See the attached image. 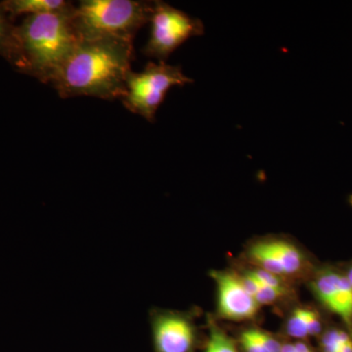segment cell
I'll use <instances>...</instances> for the list:
<instances>
[{
  "instance_id": "1",
  "label": "cell",
  "mask_w": 352,
  "mask_h": 352,
  "mask_svg": "<svg viewBox=\"0 0 352 352\" xmlns=\"http://www.w3.org/2000/svg\"><path fill=\"white\" fill-rule=\"evenodd\" d=\"M133 55L131 41L80 39L51 85L62 98L90 96L122 100Z\"/></svg>"
},
{
  "instance_id": "2",
  "label": "cell",
  "mask_w": 352,
  "mask_h": 352,
  "mask_svg": "<svg viewBox=\"0 0 352 352\" xmlns=\"http://www.w3.org/2000/svg\"><path fill=\"white\" fill-rule=\"evenodd\" d=\"M75 8L67 12L27 16L17 25L19 73L43 83L52 82L80 39L73 22Z\"/></svg>"
},
{
  "instance_id": "3",
  "label": "cell",
  "mask_w": 352,
  "mask_h": 352,
  "mask_svg": "<svg viewBox=\"0 0 352 352\" xmlns=\"http://www.w3.org/2000/svg\"><path fill=\"white\" fill-rule=\"evenodd\" d=\"M154 1L82 0L73 22L80 39L119 38L133 41L139 30L150 22Z\"/></svg>"
},
{
  "instance_id": "4",
  "label": "cell",
  "mask_w": 352,
  "mask_h": 352,
  "mask_svg": "<svg viewBox=\"0 0 352 352\" xmlns=\"http://www.w3.org/2000/svg\"><path fill=\"white\" fill-rule=\"evenodd\" d=\"M193 82L185 76L180 66H173L166 62H149L143 71L129 72L126 95L122 101L131 113L154 122L157 109L163 104L168 90Z\"/></svg>"
},
{
  "instance_id": "5",
  "label": "cell",
  "mask_w": 352,
  "mask_h": 352,
  "mask_svg": "<svg viewBox=\"0 0 352 352\" xmlns=\"http://www.w3.org/2000/svg\"><path fill=\"white\" fill-rule=\"evenodd\" d=\"M151 34L143 48L147 56L166 62L185 41L201 36L205 27L200 19L191 17L164 1H154L151 15Z\"/></svg>"
},
{
  "instance_id": "6",
  "label": "cell",
  "mask_w": 352,
  "mask_h": 352,
  "mask_svg": "<svg viewBox=\"0 0 352 352\" xmlns=\"http://www.w3.org/2000/svg\"><path fill=\"white\" fill-rule=\"evenodd\" d=\"M219 289V312L232 320H245L254 317L259 305L243 284L242 278L232 273L212 272Z\"/></svg>"
},
{
  "instance_id": "7",
  "label": "cell",
  "mask_w": 352,
  "mask_h": 352,
  "mask_svg": "<svg viewBox=\"0 0 352 352\" xmlns=\"http://www.w3.org/2000/svg\"><path fill=\"white\" fill-rule=\"evenodd\" d=\"M153 339L156 352H191L195 330L191 322L180 314L164 312L153 318Z\"/></svg>"
},
{
  "instance_id": "8",
  "label": "cell",
  "mask_w": 352,
  "mask_h": 352,
  "mask_svg": "<svg viewBox=\"0 0 352 352\" xmlns=\"http://www.w3.org/2000/svg\"><path fill=\"white\" fill-rule=\"evenodd\" d=\"M0 6L12 21L21 15L67 12L76 7L65 0H4Z\"/></svg>"
},
{
  "instance_id": "9",
  "label": "cell",
  "mask_w": 352,
  "mask_h": 352,
  "mask_svg": "<svg viewBox=\"0 0 352 352\" xmlns=\"http://www.w3.org/2000/svg\"><path fill=\"white\" fill-rule=\"evenodd\" d=\"M0 56L10 63L16 71L19 69L21 53L17 36V25L0 6Z\"/></svg>"
},
{
  "instance_id": "10",
  "label": "cell",
  "mask_w": 352,
  "mask_h": 352,
  "mask_svg": "<svg viewBox=\"0 0 352 352\" xmlns=\"http://www.w3.org/2000/svg\"><path fill=\"white\" fill-rule=\"evenodd\" d=\"M266 244L283 266L286 275L295 274L302 270V256L295 245L282 240L268 241Z\"/></svg>"
},
{
  "instance_id": "11",
  "label": "cell",
  "mask_w": 352,
  "mask_h": 352,
  "mask_svg": "<svg viewBox=\"0 0 352 352\" xmlns=\"http://www.w3.org/2000/svg\"><path fill=\"white\" fill-rule=\"evenodd\" d=\"M333 312L340 315L346 322L352 318V285L346 276L338 274L337 291L335 302L332 307Z\"/></svg>"
},
{
  "instance_id": "12",
  "label": "cell",
  "mask_w": 352,
  "mask_h": 352,
  "mask_svg": "<svg viewBox=\"0 0 352 352\" xmlns=\"http://www.w3.org/2000/svg\"><path fill=\"white\" fill-rule=\"evenodd\" d=\"M250 256L254 263H258L261 270L268 271L277 276L286 275L283 266L275 258L266 242L258 243V244L252 245L251 251H250Z\"/></svg>"
},
{
  "instance_id": "13",
  "label": "cell",
  "mask_w": 352,
  "mask_h": 352,
  "mask_svg": "<svg viewBox=\"0 0 352 352\" xmlns=\"http://www.w3.org/2000/svg\"><path fill=\"white\" fill-rule=\"evenodd\" d=\"M312 310L298 308L289 317L287 332L296 339L309 337V318Z\"/></svg>"
},
{
  "instance_id": "14",
  "label": "cell",
  "mask_w": 352,
  "mask_h": 352,
  "mask_svg": "<svg viewBox=\"0 0 352 352\" xmlns=\"http://www.w3.org/2000/svg\"><path fill=\"white\" fill-rule=\"evenodd\" d=\"M206 352H238L232 340L223 331L212 325L210 327V340Z\"/></svg>"
},
{
  "instance_id": "15",
  "label": "cell",
  "mask_w": 352,
  "mask_h": 352,
  "mask_svg": "<svg viewBox=\"0 0 352 352\" xmlns=\"http://www.w3.org/2000/svg\"><path fill=\"white\" fill-rule=\"evenodd\" d=\"M349 336L342 331H330L324 336L322 346L324 352H339L342 346L349 342Z\"/></svg>"
},
{
  "instance_id": "16",
  "label": "cell",
  "mask_w": 352,
  "mask_h": 352,
  "mask_svg": "<svg viewBox=\"0 0 352 352\" xmlns=\"http://www.w3.org/2000/svg\"><path fill=\"white\" fill-rule=\"evenodd\" d=\"M241 342H242L245 352H270L261 344L254 329L242 333Z\"/></svg>"
},
{
  "instance_id": "17",
  "label": "cell",
  "mask_w": 352,
  "mask_h": 352,
  "mask_svg": "<svg viewBox=\"0 0 352 352\" xmlns=\"http://www.w3.org/2000/svg\"><path fill=\"white\" fill-rule=\"evenodd\" d=\"M249 272L251 273L252 276L258 280L259 283L265 285V286L267 287H271V288L282 289V291H284L283 285L280 282L279 276H277V275L268 272V271L261 270V268L256 270L249 271Z\"/></svg>"
},
{
  "instance_id": "18",
  "label": "cell",
  "mask_w": 352,
  "mask_h": 352,
  "mask_svg": "<svg viewBox=\"0 0 352 352\" xmlns=\"http://www.w3.org/2000/svg\"><path fill=\"white\" fill-rule=\"evenodd\" d=\"M256 336L261 344H263L264 347L267 349L270 352H280L281 351L282 346L279 344L277 340L274 338L271 337L270 335L263 332V331L256 330Z\"/></svg>"
},
{
  "instance_id": "19",
  "label": "cell",
  "mask_w": 352,
  "mask_h": 352,
  "mask_svg": "<svg viewBox=\"0 0 352 352\" xmlns=\"http://www.w3.org/2000/svg\"><path fill=\"white\" fill-rule=\"evenodd\" d=\"M294 347H295L296 352H312L311 349L303 342H296Z\"/></svg>"
},
{
  "instance_id": "20",
  "label": "cell",
  "mask_w": 352,
  "mask_h": 352,
  "mask_svg": "<svg viewBox=\"0 0 352 352\" xmlns=\"http://www.w3.org/2000/svg\"><path fill=\"white\" fill-rule=\"evenodd\" d=\"M339 352H352V342L349 340L344 346H342Z\"/></svg>"
},
{
  "instance_id": "21",
  "label": "cell",
  "mask_w": 352,
  "mask_h": 352,
  "mask_svg": "<svg viewBox=\"0 0 352 352\" xmlns=\"http://www.w3.org/2000/svg\"><path fill=\"white\" fill-rule=\"evenodd\" d=\"M280 352H296L294 344H285L282 346L281 351Z\"/></svg>"
},
{
  "instance_id": "22",
  "label": "cell",
  "mask_w": 352,
  "mask_h": 352,
  "mask_svg": "<svg viewBox=\"0 0 352 352\" xmlns=\"http://www.w3.org/2000/svg\"><path fill=\"white\" fill-rule=\"evenodd\" d=\"M347 279H349V281L351 282V284L352 285V268L351 270H349V274H347Z\"/></svg>"
}]
</instances>
